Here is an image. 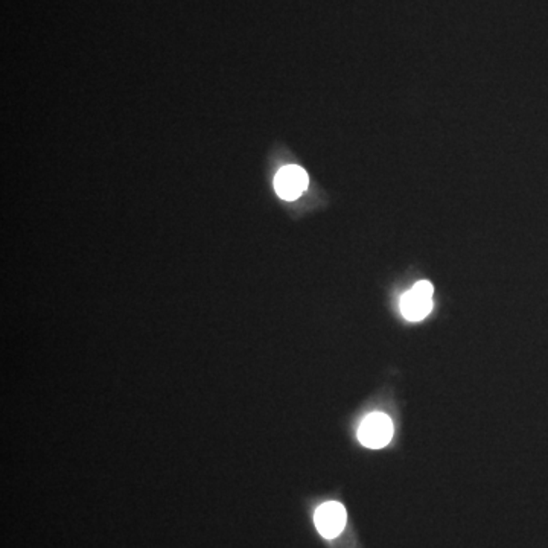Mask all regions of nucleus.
<instances>
[{
    "instance_id": "4",
    "label": "nucleus",
    "mask_w": 548,
    "mask_h": 548,
    "mask_svg": "<svg viewBox=\"0 0 548 548\" xmlns=\"http://www.w3.org/2000/svg\"><path fill=\"white\" fill-rule=\"evenodd\" d=\"M310 179L301 166L290 165L282 168L274 177V188L279 197L288 201L297 200L305 192Z\"/></svg>"
},
{
    "instance_id": "3",
    "label": "nucleus",
    "mask_w": 548,
    "mask_h": 548,
    "mask_svg": "<svg viewBox=\"0 0 548 548\" xmlns=\"http://www.w3.org/2000/svg\"><path fill=\"white\" fill-rule=\"evenodd\" d=\"M348 514H346L345 506L339 501H328L316 510L314 514V523L321 536L326 539H332L343 532Z\"/></svg>"
},
{
    "instance_id": "2",
    "label": "nucleus",
    "mask_w": 548,
    "mask_h": 548,
    "mask_svg": "<svg viewBox=\"0 0 548 548\" xmlns=\"http://www.w3.org/2000/svg\"><path fill=\"white\" fill-rule=\"evenodd\" d=\"M432 294H434V286L432 285V282H416L412 290L405 293L399 302L403 316L410 321L423 320L434 306Z\"/></svg>"
},
{
    "instance_id": "1",
    "label": "nucleus",
    "mask_w": 548,
    "mask_h": 548,
    "mask_svg": "<svg viewBox=\"0 0 548 548\" xmlns=\"http://www.w3.org/2000/svg\"><path fill=\"white\" fill-rule=\"evenodd\" d=\"M394 437L392 419L384 413H370L359 423L358 441L363 447L381 450L387 447Z\"/></svg>"
}]
</instances>
